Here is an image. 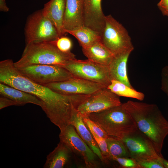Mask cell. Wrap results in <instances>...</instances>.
<instances>
[{"mask_svg":"<svg viewBox=\"0 0 168 168\" xmlns=\"http://www.w3.org/2000/svg\"><path fill=\"white\" fill-rule=\"evenodd\" d=\"M65 32L75 37L82 48L88 47L100 40V36L98 33L84 26L73 30H66Z\"/></svg>","mask_w":168,"mask_h":168,"instance_id":"obj_21","label":"cell"},{"mask_svg":"<svg viewBox=\"0 0 168 168\" xmlns=\"http://www.w3.org/2000/svg\"><path fill=\"white\" fill-rule=\"evenodd\" d=\"M56 45L61 51L64 52H68L71 51L72 43L69 38L63 36L56 40Z\"/></svg>","mask_w":168,"mask_h":168,"instance_id":"obj_27","label":"cell"},{"mask_svg":"<svg viewBox=\"0 0 168 168\" xmlns=\"http://www.w3.org/2000/svg\"><path fill=\"white\" fill-rule=\"evenodd\" d=\"M121 140L127 148L130 158L136 162L163 157L158 155L151 141L138 129Z\"/></svg>","mask_w":168,"mask_h":168,"instance_id":"obj_11","label":"cell"},{"mask_svg":"<svg viewBox=\"0 0 168 168\" xmlns=\"http://www.w3.org/2000/svg\"><path fill=\"white\" fill-rule=\"evenodd\" d=\"M105 16L102 9L101 0H83L84 26L101 36L105 27Z\"/></svg>","mask_w":168,"mask_h":168,"instance_id":"obj_13","label":"cell"},{"mask_svg":"<svg viewBox=\"0 0 168 168\" xmlns=\"http://www.w3.org/2000/svg\"><path fill=\"white\" fill-rule=\"evenodd\" d=\"M90 131L100 151L104 162L112 160V157L109 152L105 139L99 137L92 131Z\"/></svg>","mask_w":168,"mask_h":168,"instance_id":"obj_25","label":"cell"},{"mask_svg":"<svg viewBox=\"0 0 168 168\" xmlns=\"http://www.w3.org/2000/svg\"><path fill=\"white\" fill-rule=\"evenodd\" d=\"M70 124L74 126L80 137L101 161L104 162L100 151L96 141L84 124L82 116L74 106L72 109Z\"/></svg>","mask_w":168,"mask_h":168,"instance_id":"obj_16","label":"cell"},{"mask_svg":"<svg viewBox=\"0 0 168 168\" xmlns=\"http://www.w3.org/2000/svg\"><path fill=\"white\" fill-rule=\"evenodd\" d=\"M110 153L113 157L130 158L126 147L120 140L110 137L105 139Z\"/></svg>","mask_w":168,"mask_h":168,"instance_id":"obj_23","label":"cell"},{"mask_svg":"<svg viewBox=\"0 0 168 168\" xmlns=\"http://www.w3.org/2000/svg\"><path fill=\"white\" fill-rule=\"evenodd\" d=\"M100 37L101 42L114 56L131 53L134 49L126 29L110 15L105 16V27Z\"/></svg>","mask_w":168,"mask_h":168,"instance_id":"obj_5","label":"cell"},{"mask_svg":"<svg viewBox=\"0 0 168 168\" xmlns=\"http://www.w3.org/2000/svg\"><path fill=\"white\" fill-rule=\"evenodd\" d=\"M63 25L65 32L84 26L83 0H65Z\"/></svg>","mask_w":168,"mask_h":168,"instance_id":"obj_14","label":"cell"},{"mask_svg":"<svg viewBox=\"0 0 168 168\" xmlns=\"http://www.w3.org/2000/svg\"><path fill=\"white\" fill-rule=\"evenodd\" d=\"M107 88L119 96L135 98L140 101L143 100L145 97L143 93L138 91L133 87L117 80H112Z\"/></svg>","mask_w":168,"mask_h":168,"instance_id":"obj_22","label":"cell"},{"mask_svg":"<svg viewBox=\"0 0 168 168\" xmlns=\"http://www.w3.org/2000/svg\"><path fill=\"white\" fill-rule=\"evenodd\" d=\"M72 152L60 142L54 150L47 156L44 168H63L68 164Z\"/></svg>","mask_w":168,"mask_h":168,"instance_id":"obj_20","label":"cell"},{"mask_svg":"<svg viewBox=\"0 0 168 168\" xmlns=\"http://www.w3.org/2000/svg\"><path fill=\"white\" fill-rule=\"evenodd\" d=\"M162 14L168 17V6L164 7H159Z\"/></svg>","mask_w":168,"mask_h":168,"instance_id":"obj_33","label":"cell"},{"mask_svg":"<svg viewBox=\"0 0 168 168\" xmlns=\"http://www.w3.org/2000/svg\"><path fill=\"white\" fill-rule=\"evenodd\" d=\"M162 163L164 168H168V161L164 159H162Z\"/></svg>","mask_w":168,"mask_h":168,"instance_id":"obj_34","label":"cell"},{"mask_svg":"<svg viewBox=\"0 0 168 168\" xmlns=\"http://www.w3.org/2000/svg\"><path fill=\"white\" fill-rule=\"evenodd\" d=\"M112 160L117 161L120 165L124 167L139 168L136 162L131 158L113 157Z\"/></svg>","mask_w":168,"mask_h":168,"instance_id":"obj_28","label":"cell"},{"mask_svg":"<svg viewBox=\"0 0 168 168\" xmlns=\"http://www.w3.org/2000/svg\"><path fill=\"white\" fill-rule=\"evenodd\" d=\"M163 158L145 160L136 163L139 168H164L162 163Z\"/></svg>","mask_w":168,"mask_h":168,"instance_id":"obj_26","label":"cell"},{"mask_svg":"<svg viewBox=\"0 0 168 168\" xmlns=\"http://www.w3.org/2000/svg\"><path fill=\"white\" fill-rule=\"evenodd\" d=\"M122 104L119 96L107 87L86 96L75 108L82 116L102 111Z\"/></svg>","mask_w":168,"mask_h":168,"instance_id":"obj_9","label":"cell"},{"mask_svg":"<svg viewBox=\"0 0 168 168\" xmlns=\"http://www.w3.org/2000/svg\"><path fill=\"white\" fill-rule=\"evenodd\" d=\"M161 75V89L168 96V65L163 68Z\"/></svg>","mask_w":168,"mask_h":168,"instance_id":"obj_29","label":"cell"},{"mask_svg":"<svg viewBox=\"0 0 168 168\" xmlns=\"http://www.w3.org/2000/svg\"><path fill=\"white\" fill-rule=\"evenodd\" d=\"M53 91L64 95H88L104 87L101 84L73 77L62 82L45 85Z\"/></svg>","mask_w":168,"mask_h":168,"instance_id":"obj_12","label":"cell"},{"mask_svg":"<svg viewBox=\"0 0 168 168\" xmlns=\"http://www.w3.org/2000/svg\"><path fill=\"white\" fill-rule=\"evenodd\" d=\"M59 137L60 141L67 147L72 153L81 157L86 167L96 166L97 155L81 138L72 125L70 124L60 130Z\"/></svg>","mask_w":168,"mask_h":168,"instance_id":"obj_10","label":"cell"},{"mask_svg":"<svg viewBox=\"0 0 168 168\" xmlns=\"http://www.w3.org/2000/svg\"><path fill=\"white\" fill-rule=\"evenodd\" d=\"M131 116L138 129L151 141L158 155L168 135V121L155 104L129 100L122 104Z\"/></svg>","mask_w":168,"mask_h":168,"instance_id":"obj_2","label":"cell"},{"mask_svg":"<svg viewBox=\"0 0 168 168\" xmlns=\"http://www.w3.org/2000/svg\"><path fill=\"white\" fill-rule=\"evenodd\" d=\"M130 53H126L114 56L108 67L112 80L120 82L133 87L128 78L127 69V63Z\"/></svg>","mask_w":168,"mask_h":168,"instance_id":"obj_18","label":"cell"},{"mask_svg":"<svg viewBox=\"0 0 168 168\" xmlns=\"http://www.w3.org/2000/svg\"><path fill=\"white\" fill-rule=\"evenodd\" d=\"M17 68L28 78L44 86L64 81L73 77L67 69L58 65L34 64Z\"/></svg>","mask_w":168,"mask_h":168,"instance_id":"obj_8","label":"cell"},{"mask_svg":"<svg viewBox=\"0 0 168 168\" xmlns=\"http://www.w3.org/2000/svg\"><path fill=\"white\" fill-rule=\"evenodd\" d=\"M19 106L16 102L7 97L0 96V109L10 106Z\"/></svg>","mask_w":168,"mask_h":168,"instance_id":"obj_30","label":"cell"},{"mask_svg":"<svg viewBox=\"0 0 168 168\" xmlns=\"http://www.w3.org/2000/svg\"><path fill=\"white\" fill-rule=\"evenodd\" d=\"M82 116L84 124L89 130L94 132L99 137L105 139L110 137L101 127L90 119L87 115Z\"/></svg>","mask_w":168,"mask_h":168,"instance_id":"obj_24","label":"cell"},{"mask_svg":"<svg viewBox=\"0 0 168 168\" xmlns=\"http://www.w3.org/2000/svg\"><path fill=\"white\" fill-rule=\"evenodd\" d=\"M159 7H164L168 6V0H161L158 3Z\"/></svg>","mask_w":168,"mask_h":168,"instance_id":"obj_32","label":"cell"},{"mask_svg":"<svg viewBox=\"0 0 168 168\" xmlns=\"http://www.w3.org/2000/svg\"><path fill=\"white\" fill-rule=\"evenodd\" d=\"M24 31L26 44L55 41L60 38L56 28L43 14L42 10L35 12L28 17Z\"/></svg>","mask_w":168,"mask_h":168,"instance_id":"obj_6","label":"cell"},{"mask_svg":"<svg viewBox=\"0 0 168 168\" xmlns=\"http://www.w3.org/2000/svg\"><path fill=\"white\" fill-rule=\"evenodd\" d=\"M0 94L16 102L19 106L31 103L40 106L42 109L44 107L43 102L35 96L1 82Z\"/></svg>","mask_w":168,"mask_h":168,"instance_id":"obj_17","label":"cell"},{"mask_svg":"<svg viewBox=\"0 0 168 168\" xmlns=\"http://www.w3.org/2000/svg\"><path fill=\"white\" fill-rule=\"evenodd\" d=\"M72 74L73 77L82 78L101 84L107 87L110 84L108 66L90 61L74 60L63 67Z\"/></svg>","mask_w":168,"mask_h":168,"instance_id":"obj_7","label":"cell"},{"mask_svg":"<svg viewBox=\"0 0 168 168\" xmlns=\"http://www.w3.org/2000/svg\"><path fill=\"white\" fill-rule=\"evenodd\" d=\"M87 116L114 138L121 140L138 129L133 119L121 105Z\"/></svg>","mask_w":168,"mask_h":168,"instance_id":"obj_4","label":"cell"},{"mask_svg":"<svg viewBox=\"0 0 168 168\" xmlns=\"http://www.w3.org/2000/svg\"><path fill=\"white\" fill-rule=\"evenodd\" d=\"M0 82L33 95L43 103L42 110L61 130L70 124L72 108L81 95H68L53 91L22 74L11 59L0 62Z\"/></svg>","mask_w":168,"mask_h":168,"instance_id":"obj_1","label":"cell"},{"mask_svg":"<svg viewBox=\"0 0 168 168\" xmlns=\"http://www.w3.org/2000/svg\"><path fill=\"white\" fill-rule=\"evenodd\" d=\"M9 10V8L6 4L5 0H0V11L7 12Z\"/></svg>","mask_w":168,"mask_h":168,"instance_id":"obj_31","label":"cell"},{"mask_svg":"<svg viewBox=\"0 0 168 168\" xmlns=\"http://www.w3.org/2000/svg\"><path fill=\"white\" fill-rule=\"evenodd\" d=\"M56 41L32 43L26 44L21 58L14 63L16 68L34 64L56 65L64 67L76 59L71 51L63 52Z\"/></svg>","mask_w":168,"mask_h":168,"instance_id":"obj_3","label":"cell"},{"mask_svg":"<svg viewBox=\"0 0 168 168\" xmlns=\"http://www.w3.org/2000/svg\"><path fill=\"white\" fill-rule=\"evenodd\" d=\"M65 6V0H50L44 5L42 9L43 14L56 28L60 37L66 33L63 25Z\"/></svg>","mask_w":168,"mask_h":168,"instance_id":"obj_15","label":"cell"},{"mask_svg":"<svg viewBox=\"0 0 168 168\" xmlns=\"http://www.w3.org/2000/svg\"><path fill=\"white\" fill-rule=\"evenodd\" d=\"M82 50L88 60L107 66L109 65L114 56L100 40L89 46L82 48Z\"/></svg>","mask_w":168,"mask_h":168,"instance_id":"obj_19","label":"cell"}]
</instances>
